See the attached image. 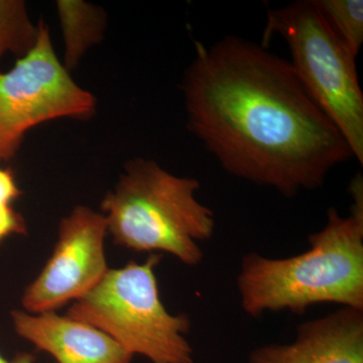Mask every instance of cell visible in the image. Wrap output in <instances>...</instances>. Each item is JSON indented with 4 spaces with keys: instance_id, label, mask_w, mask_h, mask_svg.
I'll return each mask as SVG.
<instances>
[{
    "instance_id": "14",
    "label": "cell",
    "mask_w": 363,
    "mask_h": 363,
    "mask_svg": "<svg viewBox=\"0 0 363 363\" xmlns=\"http://www.w3.org/2000/svg\"><path fill=\"white\" fill-rule=\"evenodd\" d=\"M21 195L13 172L9 169H0V203L11 204Z\"/></svg>"
},
{
    "instance_id": "12",
    "label": "cell",
    "mask_w": 363,
    "mask_h": 363,
    "mask_svg": "<svg viewBox=\"0 0 363 363\" xmlns=\"http://www.w3.org/2000/svg\"><path fill=\"white\" fill-rule=\"evenodd\" d=\"M334 33L355 57L363 43L362 0H313Z\"/></svg>"
},
{
    "instance_id": "8",
    "label": "cell",
    "mask_w": 363,
    "mask_h": 363,
    "mask_svg": "<svg viewBox=\"0 0 363 363\" xmlns=\"http://www.w3.org/2000/svg\"><path fill=\"white\" fill-rule=\"evenodd\" d=\"M250 363H363V311L341 307L305 322L293 342L259 346Z\"/></svg>"
},
{
    "instance_id": "1",
    "label": "cell",
    "mask_w": 363,
    "mask_h": 363,
    "mask_svg": "<svg viewBox=\"0 0 363 363\" xmlns=\"http://www.w3.org/2000/svg\"><path fill=\"white\" fill-rule=\"evenodd\" d=\"M195 49L182 83L188 128L227 173L291 198L353 157L290 62L234 35Z\"/></svg>"
},
{
    "instance_id": "3",
    "label": "cell",
    "mask_w": 363,
    "mask_h": 363,
    "mask_svg": "<svg viewBox=\"0 0 363 363\" xmlns=\"http://www.w3.org/2000/svg\"><path fill=\"white\" fill-rule=\"evenodd\" d=\"M199 190L194 178L174 175L152 160H130L102 201L107 230L119 247L198 266L204 257L200 243L213 236L216 224L214 212L196 198Z\"/></svg>"
},
{
    "instance_id": "5",
    "label": "cell",
    "mask_w": 363,
    "mask_h": 363,
    "mask_svg": "<svg viewBox=\"0 0 363 363\" xmlns=\"http://www.w3.org/2000/svg\"><path fill=\"white\" fill-rule=\"evenodd\" d=\"M274 35L286 40L291 66L307 94L362 164L363 94L357 57L331 30L313 0L267 11L264 48Z\"/></svg>"
},
{
    "instance_id": "13",
    "label": "cell",
    "mask_w": 363,
    "mask_h": 363,
    "mask_svg": "<svg viewBox=\"0 0 363 363\" xmlns=\"http://www.w3.org/2000/svg\"><path fill=\"white\" fill-rule=\"evenodd\" d=\"M26 233L25 219L14 211L11 204L0 203V242L11 234Z\"/></svg>"
},
{
    "instance_id": "15",
    "label": "cell",
    "mask_w": 363,
    "mask_h": 363,
    "mask_svg": "<svg viewBox=\"0 0 363 363\" xmlns=\"http://www.w3.org/2000/svg\"><path fill=\"white\" fill-rule=\"evenodd\" d=\"M11 363H35V360H33L32 355L28 354V353H20L14 357Z\"/></svg>"
},
{
    "instance_id": "16",
    "label": "cell",
    "mask_w": 363,
    "mask_h": 363,
    "mask_svg": "<svg viewBox=\"0 0 363 363\" xmlns=\"http://www.w3.org/2000/svg\"><path fill=\"white\" fill-rule=\"evenodd\" d=\"M0 363H11V362H7L6 358L2 357V355L0 354Z\"/></svg>"
},
{
    "instance_id": "7",
    "label": "cell",
    "mask_w": 363,
    "mask_h": 363,
    "mask_svg": "<svg viewBox=\"0 0 363 363\" xmlns=\"http://www.w3.org/2000/svg\"><path fill=\"white\" fill-rule=\"evenodd\" d=\"M108 230L104 215L77 206L61 221L54 252L39 276L26 286L25 311L56 312L91 292L108 272L104 242Z\"/></svg>"
},
{
    "instance_id": "2",
    "label": "cell",
    "mask_w": 363,
    "mask_h": 363,
    "mask_svg": "<svg viewBox=\"0 0 363 363\" xmlns=\"http://www.w3.org/2000/svg\"><path fill=\"white\" fill-rule=\"evenodd\" d=\"M347 216L330 208L323 228L308 238L307 252L269 259L248 253L241 262L238 290L250 317L288 310L304 314L313 305L334 303L363 311V181H351Z\"/></svg>"
},
{
    "instance_id": "4",
    "label": "cell",
    "mask_w": 363,
    "mask_h": 363,
    "mask_svg": "<svg viewBox=\"0 0 363 363\" xmlns=\"http://www.w3.org/2000/svg\"><path fill=\"white\" fill-rule=\"evenodd\" d=\"M161 257L108 269L84 297L72 303L67 316L84 322L113 339L133 357L150 363H194L187 315L171 314L160 296L155 269Z\"/></svg>"
},
{
    "instance_id": "10",
    "label": "cell",
    "mask_w": 363,
    "mask_h": 363,
    "mask_svg": "<svg viewBox=\"0 0 363 363\" xmlns=\"http://www.w3.org/2000/svg\"><path fill=\"white\" fill-rule=\"evenodd\" d=\"M56 6L65 44L62 63L70 72L104 38L106 14L100 7L82 0H59Z\"/></svg>"
},
{
    "instance_id": "6",
    "label": "cell",
    "mask_w": 363,
    "mask_h": 363,
    "mask_svg": "<svg viewBox=\"0 0 363 363\" xmlns=\"http://www.w3.org/2000/svg\"><path fill=\"white\" fill-rule=\"evenodd\" d=\"M35 47L0 72V161H11L30 128L58 118H90L96 100L71 78L40 20Z\"/></svg>"
},
{
    "instance_id": "11",
    "label": "cell",
    "mask_w": 363,
    "mask_h": 363,
    "mask_svg": "<svg viewBox=\"0 0 363 363\" xmlns=\"http://www.w3.org/2000/svg\"><path fill=\"white\" fill-rule=\"evenodd\" d=\"M39 26L28 16L23 0H0V62L7 52L18 58L35 47Z\"/></svg>"
},
{
    "instance_id": "9",
    "label": "cell",
    "mask_w": 363,
    "mask_h": 363,
    "mask_svg": "<svg viewBox=\"0 0 363 363\" xmlns=\"http://www.w3.org/2000/svg\"><path fill=\"white\" fill-rule=\"evenodd\" d=\"M14 330L58 363H131L133 355L95 327L56 312H11Z\"/></svg>"
}]
</instances>
